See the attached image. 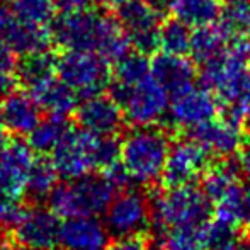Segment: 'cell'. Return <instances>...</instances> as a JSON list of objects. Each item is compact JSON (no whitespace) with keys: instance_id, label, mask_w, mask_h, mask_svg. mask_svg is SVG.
Segmentation results:
<instances>
[{"instance_id":"obj_43","label":"cell","mask_w":250,"mask_h":250,"mask_svg":"<svg viewBox=\"0 0 250 250\" xmlns=\"http://www.w3.org/2000/svg\"><path fill=\"white\" fill-rule=\"evenodd\" d=\"M227 2H231V0H227Z\"/></svg>"},{"instance_id":"obj_3","label":"cell","mask_w":250,"mask_h":250,"mask_svg":"<svg viewBox=\"0 0 250 250\" xmlns=\"http://www.w3.org/2000/svg\"><path fill=\"white\" fill-rule=\"evenodd\" d=\"M116 192L118 189L102 174H89L56 186L48 198V206L63 220L99 216L107 211Z\"/></svg>"},{"instance_id":"obj_34","label":"cell","mask_w":250,"mask_h":250,"mask_svg":"<svg viewBox=\"0 0 250 250\" xmlns=\"http://www.w3.org/2000/svg\"><path fill=\"white\" fill-rule=\"evenodd\" d=\"M235 165L238 168L240 177L250 182V142H245L237 151V158H235Z\"/></svg>"},{"instance_id":"obj_15","label":"cell","mask_w":250,"mask_h":250,"mask_svg":"<svg viewBox=\"0 0 250 250\" xmlns=\"http://www.w3.org/2000/svg\"><path fill=\"white\" fill-rule=\"evenodd\" d=\"M75 118L80 128L97 136H118L126 123L121 105L104 94L82 99L75 109Z\"/></svg>"},{"instance_id":"obj_24","label":"cell","mask_w":250,"mask_h":250,"mask_svg":"<svg viewBox=\"0 0 250 250\" xmlns=\"http://www.w3.org/2000/svg\"><path fill=\"white\" fill-rule=\"evenodd\" d=\"M72 128L66 121V118L58 116H48L41 119L40 125L27 135V145L31 150L40 155H48L56 148L62 138L66 135V131Z\"/></svg>"},{"instance_id":"obj_33","label":"cell","mask_w":250,"mask_h":250,"mask_svg":"<svg viewBox=\"0 0 250 250\" xmlns=\"http://www.w3.org/2000/svg\"><path fill=\"white\" fill-rule=\"evenodd\" d=\"M105 250H151V240L148 233L114 237V240L109 242Z\"/></svg>"},{"instance_id":"obj_28","label":"cell","mask_w":250,"mask_h":250,"mask_svg":"<svg viewBox=\"0 0 250 250\" xmlns=\"http://www.w3.org/2000/svg\"><path fill=\"white\" fill-rule=\"evenodd\" d=\"M220 27L228 38L250 36V0H231L223 7Z\"/></svg>"},{"instance_id":"obj_26","label":"cell","mask_w":250,"mask_h":250,"mask_svg":"<svg viewBox=\"0 0 250 250\" xmlns=\"http://www.w3.org/2000/svg\"><path fill=\"white\" fill-rule=\"evenodd\" d=\"M208 225L172 228L155 238L162 250H206Z\"/></svg>"},{"instance_id":"obj_10","label":"cell","mask_w":250,"mask_h":250,"mask_svg":"<svg viewBox=\"0 0 250 250\" xmlns=\"http://www.w3.org/2000/svg\"><path fill=\"white\" fill-rule=\"evenodd\" d=\"M105 227L112 237L146 233L151 227V201L140 189L118 192L105 211Z\"/></svg>"},{"instance_id":"obj_27","label":"cell","mask_w":250,"mask_h":250,"mask_svg":"<svg viewBox=\"0 0 250 250\" xmlns=\"http://www.w3.org/2000/svg\"><path fill=\"white\" fill-rule=\"evenodd\" d=\"M158 36H160V48L164 53L186 56L191 51V27L181 21L174 19V17L160 24Z\"/></svg>"},{"instance_id":"obj_44","label":"cell","mask_w":250,"mask_h":250,"mask_svg":"<svg viewBox=\"0 0 250 250\" xmlns=\"http://www.w3.org/2000/svg\"><path fill=\"white\" fill-rule=\"evenodd\" d=\"M249 68H250V63H249Z\"/></svg>"},{"instance_id":"obj_36","label":"cell","mask_w":250,"mask_h":250,"mask_svg":"<svg viewBox=\"0 0 250 250\" xmlns=\"http://www.w3.org/2000/svg\"><path fill=\"white\" fill-rule=\"evenodd\" d=\"M17 85H19V82H17L16 73H5V75H0V101L5 99L9 94H12Z\"/></svg>"},{"instance_id":"obj_12","label":"cell","mask_w":250,"mask_h":250,"mask_svg":"<svg viewBox=\"0 0 250 250\" xmlns=\"http://www.w3.org/2000/svg\"><path fill=\"white\" fill-rule=\"evenodd\" d=\"M60 218L51 209L33 208L10 230V240L19 250H55L60 245Z\"/></svg>"},{"instance_id":"obj_5","label":"cell","mask_w":250,"mask_h":250,"mask_svg":"<svg viewBox=\"0 0 250 250\" xmlns=\"http://www.w3.org/2000/svg\"><path fill=\"white\" fill-rule=\"evenodd\" d=\"M56 77L82 99L102 94L111 83L109 63L92 51H65L56 58Z\"/></svg>"},{"instance_id":"obj_22","label":"cell","mask_w":250,"mask_h":250,"mask_svg":"<svg viewBox=\"0 0 250 250\" xmlns=\"http://www.w3.org/2000/svg\"><path fill=\"white\" fill-rule=\"evenodd\" d=\"M16 77L26 90L34 89L56 77V58L50 51L21 56L16 65Z\"/></svg>"},{"instance_id":"obj_16","label":"cell","mask_w":250,"mask_h":250,"mask_svg":"<svg viewBox=\"0 0 250 250\" xmlns=\"http://www.w3.org/2000/svg\"><path fill=\"white\" fill-rule=\"evenodd\" d=\"M109 230L97 216L68 218L60 227V247L63 250H105Z\"/></svg>"},{"instance_id":"obj_1","label":"cell","mask_w":250,"mask_h":250,"mask_svg":"<svg viewBox=\"0 0 250 250\" xmlns=\"http://www.w3.org/2000/svg\"><path fill=\"white\" fill-rule=\"evenodd\" d=\"M170 146V136L164 128H133L121 140V162L131 181L140 186L160 181Z\"/></svg>"},{"instance_id":"obj_23","label":"cell","mask_w":250,"mask_h":250,"mask_svg":"<svg viewBox=\"0 0 250 250\" xmlns=\"http://www.w3.org/2000/svg\"><path fill=\"white\" fill-rule=\"evenodd\" d=\"M228 43V36L220 26H203L196 27L192 33L191 41V51L189 55L192 56V62L198 65H204L209 60L216 58L221 51L225 50Z\"/></svg>"},{"instance_id":"obj_30","label":"cell","mask_w":250,"mask_h":250,"mask_svg":"<svg viewBox=\"0 0 250 250\" xmlns=\"http://www.w3.org/2000/svg\"><path fill=\"white\" fill-rule=\"evenodd\" d=\"M240 228L218 218H211L206 230V250H238L244 240Z\"/></svg>"},{"instance_id":"obj_32","label":"cell","mask_w":250,"mask_h":250,"mask_svg":"<svg viewBox=\"0 0 250 250\" xmlns=\"http://www.w3.org/2000/svg\"><path fill=\"white\" fill-rule=\"evenodd\" d=\"M26 213L27 206L22 199H10L0 196V228H5V230L16 228Z\"/></svg>"},{"instance_id":"obj_4","label":"cell","mask_w":250,"mask_h":250,"mask_svg":"<svg viewBox=\"0 0 250 250\" xmlns=\"http://www.w3.org/2000/svg\"><path fill=\"white\" fill-rule=\"evenodd\" d=\"M109 96L121 105L126 123H129L133 128L157 126L167 116L170 105V96L151 73L131 87L111 82Z\"/></svg>"},{"instance_id":"obj_8","label":"cell","mask_w":250,"mask_h":250,"mask_svg":"<svg viewBox=\"0 0 250 250\" xmlns=\"http://www.w3.org/2000/svg\"><path fill=\"white\" fill-rule=\"evenodd\" d=\"M214 162L216 157L199 142L189 136L179 140L170 146L160 184L164 189L196 184Z\"/></svg>"},{"instance_id":"obj_7","label":"cell","mask_w":250,"mask_h":250,"mask_svg":"<svg viewBox=\"0 0 250 250\" xmlns=\"http://www.w3.org/2000/svg\"><path fill=\"white\" fill-rule=\"evenodd\" d=\"M101 136L83 128H70L62 142L51 151V162L65 181H77L92 174L96 167V151Z\"/></svg>"},{"instance_id":"obj_21","label":"cell","mask_w":250,"mask_h":250,"mask_svg":"<svg viewBox=\"0 0 250 250\" xmlns=\"http://www.w3.org/2000/svg\"><path fill=\"white\" fill-rule=\"evenodd\" d=\"M168 12L189 27L211 26L220 21L223 0H172Z\"/></svg>"},{"instance_id":"obj_41","label":"cell","mask_w":250,"mask_h":250,"mask_svg":"<svg viewBox=\"0 0 250 250\" xmlns=\"http://www.w3.org/2000/svg\"><path fill=\"white\" fill-rule=\"evenodd\" d=\"M238 250H250V237H245L244 240H242L240 247H238Z\"/></svg>"},{"instance_id":"obj_13","label":"cell","mask_w":250,"mask_h":250,"mask_svg":"<svg viewBox=\"0 0 250 250\" xmlns=\"http://www.w3.org/2000/svg\"><path fill=\"white\" fill-rule=\"evenodd\" d=\"M0 40L21 56L50 51L53 44L50 27L27 22L12 10H0Z\"/></svg>"},{"instance_id":"obj_40","label":"cell","mask_w":250,"mask_h":250,"mask_svg":"<svg viewBox=\"0 0 250 250\" xmlns=\"http://www.w3.org/2000/svg\"><path fill=\"white\" fill-rule=\"evenodd\" d=\"M0 250H19L10 238H0Z\"/></svg>"},{"instance_id":"obj_2","label":"cell","mask_w":250,"mask_h":250,"mask_svg":"<svg viewBox=\"0 0 250 250\" xmlns=\"http://www.w3.org/2000/svg\"><path fill=\"white\" fill-rule=\"evenodd\" d=\"M213 218V204L196 184L165 189L151 199V227L162 235L172 228L201 227Z\"/></svg>"},{"instance_id":"obj_31","label":"cell","mask_w":250,"mask_h":250,"mask_svg":"<svg viewBox=\"0 0 250 250\" xmlns=\"http://www.w3.org/2000/svg\"><path fill=\"white\" fill-rule=\"evenodd\" d=\"M55 0H12V12L27 22L46 26L55 17Z\"/></svg>"},{"instance_id":"obj_37","label":"cell","mask_w":250,"mask_h":250,"mask_svg":"<svg viewBox=\"0 0 250 250\" xmlns=\"http://www.w3.org/2000/svg\"><path fill=\"white\" fill-rule=\"evenodd\" d=\"M242 227H244L247 237H250V186L245 188L244 208H242Z\"/></svg>"},{"instance_id":"obj_18","label":"cell","mask_w":250,"mask_h":250,"mask_svg":"<svg viewBox=\"0 0 250 250\" xmlns=\"http://www.w3.org/2000/svg\"><path fill=\"white\" fill-rule=\"evenodd\" d=\"M188 136L203 146H206L214 157H231L237 155L240 146L244 145V131L242 126L233 125L220 116L213 121L201 125L198 128L188 131Z\"/></svg>"},{"instance_id":"obj_42","label":"cell","mask_w":250,"mask_h":250,"mask_svg":"<svg viewBox=\"0 0 250 250\" xmlns=\"http://www.w3.org/2000/svg\"><path fill=\"white\" fill-rule=\"evenodd\" d=\"M247 123H249V131H250V99H249V111H247Z\"/></svg>"},{"instance_id":"obj_14","label":"cell","mask_w":250,"mask_h":250,"mask_svg":"<svg viewBox=\"0 0 250 250\" xmlns=\"http://www.w3.org/2000/svg\"><path fill=\"white\" fill-rule=\"evenodd\" d=\"M34 151L26 142L14 140L0 155V196L24 199L27 179L34 162Z\"/></svg>"},{"instance_id":"obj_29","label":"cell","mask_w":250,"mask_h":250,"mask_svg":"<svg viewBox=\"0 0 250 250\" xmlns=\"http://www.w3.org/2000/svg\"><path fill=\"white\" fill-rule=\"evenodd\" d=\"M151 73V62H148L142 53H129L119 63H116L114 77L111 82L119 83L123 87H131L135 83L142 82Z\"/></svg>"},{"instance_id":"obj_25","label":"cell","mask_w":250,"mask_h":250,"mask_svg":"<svg viewBox=\"0 0 250 250\" xmlns=\"http://www.w3.org/2000/svg\"><path fill=\"white\" fill-rule=\"evenodd\" d=\"M58 172L56 167L53 165L51 158L46 155H40L34 158L33 167L29 172V179H27V189L26 196L31 201H44L50 198L53 189L58 186Z\"/></svg>"},{"instance_id":"obj_11","label":"cell","mask_w":250,"mask_h":250,"mask_svg":"<svg viewBox=\"0 0 250 250\" xmlns=\"http://www.w3.org/2000/svg\"><path fill=\"white\" fill-rule=\"evenodd\" d=\"M221 104L206 87H192L179 96L172 97L168 105V125L174 129L191 131L201 125L220 118Z\"/></svg>"},{"instance_id":"obj_19","label":"cell","mask_w":250,"mask_h":250,"mask_svg":"<svg viewBox=\"0 0 250 250\" xmlns=\"http://www.w3.org/2000/svg\"><path fill=\"white\" fill-rule=\"evenodd\" d=\"M41 112L43 111L40 105L27 92L14 90L5 99H2L0 104V118L3 128L17 136L29 135L40 125Z\"/></svg>"},{"instance_id":"obj_17","label":"cell","mask_w":250,"mask_h":250,"mask_svg":"<svg viewBox=\"0 0 250 250\" xmlns=\"http://www.w3.org/2000/svg\"><path fill=\"white\" fill-rule=\"evenodd\" d=\"M151 75L167 90L168 96L175 97L194 87L198 72L196 63L186 56L160 53L151 62Z\"/></svg>"},{"instance_id":"obj_38","label":"cell","mask_w":250,"mask_h":250,"mask_svg":"<svg viewBox=\"0 0 250 250\" xmlns=\"http://www.w3.org/2000/svg\"><path fill=\"white\" fill-rule=\"evenodd\" d=\"M10 143V140H9V131H7L5 128H3V125H2V118H0V155L3 153V150L7 148V145Z\"/></svg>"},{"instance_id":"obj_20","label":"cell","mask_w":250,"mask_h":250,"mask_svg":"<svg viewBox=\"0 0 250 250\" xmlns=\"http://www.w3.org/2000/svg\"><path fill=\"white\" fill-rule=\"evenodd\" d=\"M27 94L36 101L41 111L46 112L48 116L68 118L72 112H75L77 105H79V96L75 94V90L70 89L58 77L27 90Z\"/></svg>"},{"instance_id":"obj_6","label":"cell","mask_w":250,"mask_h":250,"mask_svg":"<svg viewBox=\"0 0 250 250\" xmlns=\"http://www.w3.org/2000/svg\"><path fill=\"white\" fill-rule=\"evenodd\" d=\"M107 17L90 9L62 12L50 22L53 44L63 51L96 53Z\"/></svg>"},{"instance_id":"obj_35","label":"cell","mask_w":250,"mask_h":250,"mask_svg":"<svg viewBox=\"0 0 250 250\" xmlns=\"http://www.w3.org/2000/svg\"><path fill=\"white\" fill-rule=\"evenodd\" d=\"M16 53L10 50L2 40H0V75L5 73H16Z\"/></svg>"},{"instance_id":"obj_39","label":"cell","mask_w":250,"mask_h":250,"mask_svg":"<svg viewBox=\"0 0 250 250\" xmlns=\"http://www.w3.org/2000/svg\"><path fill=\"white\" fill-rule=\"evenodd\" d=\"M145 2L153 7V9H157L162 12L164 9H168V5H170L172 0H145Z\"/></svg>"},{"instance_id":"obj_9","label":"cell","mask_w":250,"mask_h":250,"mask_svg":"<svg viewBox=\"0 0 250 250\" xmlns=\"http://www.w3.org/2000/svg\"><path fill=\"white\" fill-rule=\"evenodd\" d=\"M112 10L136 51L148 56L160 50L158 29L164 22L160 10L153 9L145 0H121Z\"/></svg>"}]
</instances>
